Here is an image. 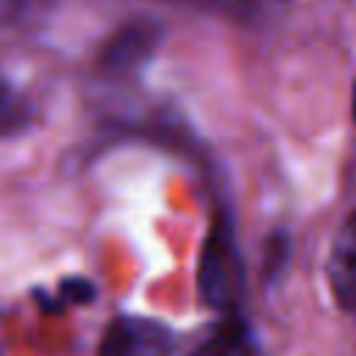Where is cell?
<instances>
[{
	"label": "cell",
	"mask_w": 356,
	"mask_h": 356,
	"mask_svg": "<svg viewBox=\"0 0 356 356\" xmlns=\"http://www.w3.org/2000/svg\"><path fill=\"white\" fill-rule=\"evenodd\" d=\"M164 31L159 22L153 19H131L125 25H120L100 47V67L106 72H136L142 70L153 53L159 50V42H161Z\"/></svg>",
	"instance_id": "cell-3"
},
{
	"label": "cell",
	"mask_w": 356,
	"mask_h": 356,
	"mask_svg": "<svg viewBox=\"0 0 356 356\" xmlns=\"http://www.w3.org/2000/svg\"><path fill=\"white\" fill-rule=\"evenodd\" d=\"M350 111H353V122H356V83H353V95H350Z\"/></svg>",
	"instance_id": "cell-11"
},
{
	"label": "cell",
	"mask_w": 356,
	"mask_h": 356,
	"mask_svg": "<svg viewBox=\"0 0 356 356\" xmlns=\"http://www.w3.org/2000/svg\"><path fill=\"white\" fill-rule=\"evenodd\" d=\"M175 334L167 323L142 314H117L97 345V356H170Z\"/></svg>",
	"instance_id": "cell-2"
},
{
	"label": "cell",
	"mask_w": 356,
	"mask_h": 356,
	"mask_svg": "<svg viewBox=\"0 0 356 356\" xmlns=\"http://www.w3.org/2000/svg\"><path fill=\"white\" fill-rule=\"evenodd\" d=\"M56 295H58L61 303H92L95 295H97V289H95V284H92L89 278L70 275V278H64V281L58 284Z\"/></svg>",
	"instance_id": "cell-8"
},
{
	"label": "cell",
	"mask_w": 356,
	"mask_h": 356,
	"mask_svg": "<svg viewBox=\"0 0 356 356\" xmlns=\"http://www.w3.org/2000/svg\"><path fill=\"white\" fill-rule=\"evenodd\" d=\"M197 295L217 314H236L245 298V259L225 211L214 217L197 256Z\"/></svg>",
	"instance_id": "cell-1"
},
{
	"label": "cell",
	"mask_w": 356,
	"mask_h": 356,
	"mask_svg": "<svg viewBox=\"0 0 356 356\" xmlns=\"http://www.w3.org/2000/svg\"><path fill=\"white\" fill-rule=\"evenodd\" d=\"M186 3H197V6H206V8H214V11H225V14H250L259 0H186Z\"/></svg>",
	"instance_id": "cell-9"
},
{
	"label": "cell",
	"mask_w": 356,
	"mask_h": 356,
	"mask_svg": "<svg viewBox=\"0 0 356 356\" xmlns=\"http://www.w3.org/2000/svg\"><path fill=\"white\" fill-rule=\"evenodd\" d=\"M325 278L331 286V295L342 312L356 314V211H350L328 248L325 259Z\"/></svg>",
	"instance_id": "cell-4"
},
{
	"label": "cell",
	"mask_w": 356,
	"mask_h": 356,
	"mask_svg": "<svg viewBox=\"0 0 356 356\" xmlns=\"http://www.w3.org/2000/svg\"><path fill=\"white\" fill-rule=\"evenodd\" d=\"M31 103L8 83L0 78V136L19 134L31 125Z\"/></svg>",
	"instance_id": "cell-6"
},
{
	"label": "cell",
	"mask_w": 356,
	"mask_h": 356,
	"mask_svg": "<svg viewBox=\"0 0 356 356\" xmlns=\"http://www.w3.org/2000/svg\"><path fill=\"white\" fill-rule=\"evenodd\" d=\"M289 253H292L289 234L286 231H273L264 242V250H261V278H264V284H273L286 273Z\"/></svg>",
	"instance_id": "cell-7"
},
{
	"label": "cell",
	"mask_w": 356,
	"mask_h": 356,
	"mask_svg": "<svg viewBox=\"0 0 356 356\" xmlns=\"http://www.w3.org/2000/svg\"><path fill=\"white\" fill-rule=\"evenodd\" d=\"M189 356H259V342L248 320L236 312L225 314Z\"/></svg>",
	"instance_id": "cell-5"
},
{
	"label": "cell",
	"mask_w": 356,
	"mask_h": 356,
	"mask_svg": "<svg viewBox=\"0 0 356 356\" xmlns=\"http://www.w3.org/2000/svg\"><path fill=\"white\" fill-rule=\"evenodd\" d=\"M22 6H25V0H0V25L11 22L22 11Z\"/></svg>",
	"instance_id": "cell-10"
}]
</instances>
